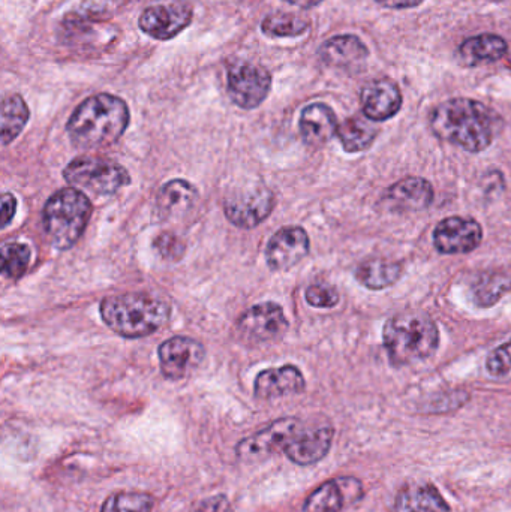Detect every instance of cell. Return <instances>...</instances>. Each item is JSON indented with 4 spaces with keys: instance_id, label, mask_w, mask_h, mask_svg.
Returning a JSON list of instances; mask_svg holds the SVG:
<instances>
[{
    "instance_id": "35",
    "label": "cell",
    "mask_w": 511,
    "mask_h": 512,
    "mask_svg": "<svg viewBox=\"0 0 511 512\" xmlns=\"http://www.w3.org/2000/svg\"><path fill=\"white\" fill-rule=\"evenodd\" d=\"M15 213H17V200L14 195L3 194L2 197V228H8L11 225L12 219H14Z\"/></svg>"
},
{
    "instance_id": "9",
    "label": "cell",
    "mask_w": 511,
    "mask_h": 512,
    "mask_svg": "<svg viewBox=\"0 0 511 512\" xmlns=\"http://www.w3.org/2000/svg\"><path fill=\"white\" fill-rule=\"evenodd\" d=\"M276 198L264 185L249 186L227 197L225 216L231 224L242 230H252L263 224L275 209Z\"/></svg>"
},
{
    "instance_id": "15",
    "label": "cell",
    "mask_w": 511,
    "mask_h": 512,
    "mask_svg": "<svg viewBox=\"0 0 511 512\" xmlns=\"http://www.w3.org/2000/svg\"><path fill=\"white\" fill-rule=\"evenodd\" d=\"M363 496V486L353 477L335 478L308 496L303 512H341Z\"/></svg>"
},
{
    "instance_id": "11",
    "label": "cell",
    "mask_w": 511,
    "mask_h": 512,
    "mask_svg": "<svg viewBox=\"0 0 511 512\" xmlns=\"http://www.w3.org/2000/svg\"><path fill=\"white\" fill-rule=\"evenodd\" d=\"M158 357L162 375L170 381H180L200 367L206 357V349L191 337L174 336L161 343Z\"/></svg>"
},
{
    "instance_id": "18",
    "label": "cell",
    "mask_w": 511,
    "mask_h": 512,
    "mask_svg": "<svg viewBox=\"0 0 511 512\" xmlns=\"http://www.w3.org/2000/svg\"><path fill=\"white\" fill-rule=\"evenodd\" d=\"M306 381L303 373L293 364L272 367L258 373L254 382V394L260 400L281 399L305 391Z\"/></svg>"
},
{
    "instance_id": "16",
    "label": "cell",
    "mask_w": 511,
    "mask_h": 512,
    "mask_svg": "<svg viewBox=\"0 0 511 512\" xmlns=\"http://www.w3.org/2000/svg\"><path fill=\"white\" fill-rule=\"evenodd\" d=\"M192 21V9L183 3L155 5L140 15V29L158 41H167L179 35Z\"/></svg>"
},
{
    "instance_id": "5",
    "label": "cell",
    "mask_w": 511,
    "mask_h": 512,
    "mask_svg": "<svg viewBox=\"0 0 511 512\" xmlns=\"http://www.w3.org/2000/svg\"><path fill=\"white\" fill-rule=\"evenodd\" d=\"M92 203L77 188H63L54 192L44 206L42 225L48 242L57 251H68L83 236Z\"/></svg>"
},
{
    "instance_id": "7",
    "label": "cell",
    "mask_w": 511,
    "mask_h": 512,
    "mask_svg": "<svg viewBox=\"0 0 511 512\" xmlns=\"http://www.w3.org/2000/svg\"><path fill=\"white\" fill-rule=\"evenodd\" d=\"M284 309L278 303L255 304L240 315L237 333L249 345H263L282 339L288 330Z\"/></svg>"
},
{
    "instance_id": "8",
    "label": "cell",
    "mask_w": 511,
    "mask_h": 512,
    "mask_svg": "<svg viewBox=\"0 0 511 512\" xmlns=\"http://www.w3.org/2000/svg\"><path fill=\"white\" fill-rule=\"evenodd\" d=\"M272 89V75L254 63L239 62L227 72V90L231 101L243 110H254L266 101Z\"/></svg>"
},
{
    "instance_id": "27",
    "label": "cell",
    "mask_w": 511,
    "mask_h": 512,
    "mask_svg": "<svg viewBox=\"0 0 511 512\" xmlns=\"http://www.w3.org/2000/svg\"><path fill=\"white\" fill-rule=\"evenodd\" d=\"M511 291V276L500 271H486L479 274L471 285L474 304L492 307Z\"/></svg>"
},
{
    "instance_id": "20",
    "label": "cell",
    "mask_w": 511,
    "mask_h": 512,
    "mask_svg": "<svg viewBox=\"0 0 511 512\" xmlns=\"http://www.w3.org/2000/svg\"><path fill=\"white\" fill-rule=\"evenodd\" d=\"M384 201L392 212H420L434 201V188L422 177H405L387 189Z\"/></svg>"
},
{
    "instance_id": "34",
    "label": "cell",
    "mask_w": 511,
    "mask_h": 512,
    "mask_svg": "<svg viewBox=\"0 0 511 512\" xmlns=\"http://www.w3.org/2000/svg\"><path fill=\"white\" fill-rule=\"evenodd\" d=\"M486 370L497 378H503L511 373V340L498 346L489 354Z\"/></svg>"
},
{
    "instance_id": "10",
    "label": "cell",
    "mask_w": 511,
    "mask_h": 512,
    "mask_svg": "<svg viewBox=\"0 0 511 512\" xmlns=\"http://www.w3.org/2000/svg\"><path fill=\"white\" fill-rule=\"evenodd\" d=\"M302 424L303 421L296 417H285L273 421L272 424L264 427L255 435L242 439L236 445V456L243 462H254V460L270 456L276 450L284 451V448L287 447L288 442L293 439Z\"/></svg>"
},
{
    "instance_id": "37",
    "label": "cell",
    "mask_w": 511,
    "mask_h": 512,
    "mask_svg": "<svg viewBox=\"0 0 511 512\" xmlns=\"http://www.w3.org/2000/svg\"><path fill=\"white\" fill-rule=\"evenodd\" d=\"M375 2L380 3L384 8L411 9L422 5L425 0H375Z\"/></svg>"
},
{
    "instance_id": "30",
    "label": "cell",
    "mask_w": 511,
    "mask_h": 512,
    "mask_svg": "<svg viewBox=\"0 0 511 512\" xmlns=\"http://www.w3.org/2000/svg\"><path fill=\"white\" fill-rule=\"evenodd\" d=\"M0 256L3 277L11 280L23 277L32 261V251L24 243H5L0 249Z\"/></svg>"
},
{
    "instance_id": "12",
    "label": "cell",
    "mask_w": 511,
    "mask_h": 512,
    "mask_svg": "<svg viewBox=\"0 0 511 512\" xmlns=\"http://www.w3.org/2000/svg\"><path fill=\"white\" fill-rule=\"evenodd\" d=\"M483 240V230L474 219L446 218L435 227L434 245L443 255H464L476 251Z\"/></svg>"
},
{
    "instance_id": "23",
    "label": "cell",
    "mask_w": 511,
    "mask_h": 512,
    "mask_svg": "<svg viewBox=\"0 0 511 512\" xmlns=\"http://www.w3.org/2000/svg\"><path fill=\"white\" fill-rule=\"evenodd\" d=\"M509 53L506 39L494 33H482L465 39L459 47V57L467 66L485 65L503 59Z\"/></svg>"
},
{
    "instance_id": "33",
    "label": "cell",
    "mask_w": 511,
    "mask_h": 512,
    "mask_svg": "<svg viewBox=\"0 0 511 512\" xmlns=\"http://www.w3.org/2000/svg\"><path fill=\"white\" fill-rule=\"evenodd\" d=\"M306 301L318 309H330L339 303V294L333 286L315 283L306 289Z\"/></svg>"
},
{
    "instance_id": "13",
    "label": "cell",
    "mask_w": 511,
    "mask_h": 512,
    "mask_svg": "<svg viewBox=\"0 0 511 512\" xmlns=\"http://www.w3.org/2000/svg\"><path fill=\"white\" fill-rule=\"evenodd\" d=\"M333 436H335V430L329 424L308 426L303 423L293 439L288 442L287 447L284 448V454L296 465H315L329 453L332 448Z\"/></svg>"
},
{
    "instance_id": "1",
    "label": "cell",
    "mask_w": 511,
    "mask_h": 512,
    "mask_svg": "<svg viewBox=\"0 0 511 512\" xmlns=\"http://www.w3.org/2000/svg\"><path fill=\"white\" fill-rule=\"evenodd\" d=\"M131 114L123 99L108 93L90 96L69 117L66 132L80 150L113 146L128 128Z\"/></svg>"
},
{
    "instance_id": "6",
    "label": "cell",
    "mask_w": 511,
    "mask_h": 512,
    "mask_svg": "<svg viewBox=\"0 0 511 512\" xmlns=\"http://www.w3.org/2000/svg\"><path fill=\"white\" fill-rule=\"evenodd\" d=\"M63 179L72 188L86 189L95 195H114L131 183L128 170L113 159L83 156L63 170Z\"/></svg>"
},
{
    "instance_id": "29",
    "label": "cell",
    "mask_w": 511,
    "mask_h": 512,
    "mask_svg": "<svg viewBox=\"0 0 511 512\" xmlns=\"http://www.w3.org/2000/svg\"><path fill=\"white\" fill-rule=\"evenodd\" d=\"M309 29V21L306 18L294 14H276L264 18L261 30L264 35L272 38H288V36H300Z\"/></svg>"
},
{
    "instance_id": "25",
    "label": "cell",
    "mask_w": 511,
    "mask_h": 512,
    "mask_svg": "<svg viewBox=\"0 0 511 512\" xmlns=\"http://www.w3.org/2000/svg\"><path fill=\"white\" fill-rule=\"evenodd\" d=\"M402 264L387 259H368L363 261L357 267L356 279L360 285L371 291H380V289L389 288L393 283L398 282L402 276Z\"/></svg>"
},
{
    "instance_id": "38",
    "label": "cell",
    "mask_w": 511,
    "mask_h": 512,
    "mask_svg": "<svg viewBox=\"0 0 511 512\" xmlns=\"http://www.w3.org/2000/svg\"><path fill=\"white\" fill-rule=\"evenodd\" d=\"M284 2L290 3L293 6H299V8L309 9L320 5L323 0H284Z\"/></svg>"
},
{
    "instance_id": "21",
    "label": "cell",
    "mask_w": 511,
    "mask_h": 512,
    "mask_svg": "<svg viewBox=\"0 0 511 512\" xmlns=\"http://www.w3.org/2000/svg\"><path fill=\"white\" fill-rule=\"evenodd\" d=\"M338 128L335 111L323 102L308 105L300 114V135L309 147H323L338 135Z\"/></svg>"
},
{
    "instance_id": "36",
    "label": "cell",
    "mask_w": 511,
    "mask_h": 512,
    "mask_svg": "<svg viewBox=\"0 0 511 512\" xmlns=\"http://www.w3.org/2000/svg\"><path fill=\"white\" fill-rule=\"evenodd\" d=\"M227 505V498L224 495L212 496L198 505L195 512H222Z\"/></svg>"
},
{
    "instance_id": "31",
    "label": "cell",
    "mask_w": 511,
    "mask_h": 512,
    "mask_svg": "<svg viewBox=\"0 0 511 512\" xmlns=\"http://www.w3.org/2000/svg\"><path fill=\"white\" fill-rule=\"evenodd\" d=\"M155 507V498L140 492H119L108 496L101 512H150Z\"/></svg>"
},
{
    "instance_id": "39",
    "label": "cell",
    "mask_w": 511,
    "mask_h": 512,
    "mask_svg": "<svg viewBox=\"0 0 511 512\" xmlns=\"http://www.w3.org/2000/svg\"><path fill=\"white\" fill-rule=\"evenodd\" d=\"M509 65L511 66V56H510V59H509Z\"/></svg>"
},
{
    "instance_id": "28",
    "label": "cell",
    "mask_w": 511,
    "mask_h": 512,
    "mask_svg": "<svg viewBox=\"0 0 511 512\" xmlns=\"http://www.w3.org/2000/svg\"><path fill=\"white\" fill-rule=\"evenodd\" d=\"M29 107L20 95H9L2 101V144L8 146L29 122Z\"/></svg>"
},
{
    "instance_id": "4",
    "label": "cell",
    "mask_w": 511,
    "mask_h": 512,
    "mask_svg": "<svg viewBox=\"0 0 511 512\" xmlns=\"http://www.w3.org/2000/svg\"><path fill=\"white\" fill-rule=\"evenodd\" d=\"M383 340L393 366H410L435 354L440 346V331L428 313L407 310L386 322Z\"/></svg>"
},
{
    "instance_id": "3",
    "label": "cell",
    "mask_w": 511,
    "mask_h": 512,
    "mask_svg": "<svg viewBox=\"0 0 511 512\" xmlns=\"http://www.w3.org/2000/svg\"><path fill=\"white\" fill-rule=\"evenodd\" d=\"M99 312L105 325L125 339L156 333L171 315L170 306L162 298L147 292L110 295L102 300Z\"/></svg>"
},
{
    "instance_id": "14",
    "label": "cell",
    "mask_w": 511,
    "mask_h": 512,
    "mask_svg": "<svg viewBox=\"0 0 511 512\" xmlns=\"http://www.w3.org/2000/svg\"><path fill=\"white\" fill-rule=\"evenodd\" d=\"M311 249L308 233L300 227H284L266 246V262L272 271H287L306 258Z\"/></svg>"
},
{
    "instance_id": "32",
    "label": "cell",
    "mask_w": 511,
    "mask_h": 512,
    "mask_svg": "<svg viewBox=\"0 0 511 512\" xmlns=\"http://www.w3.org/2000/svg\"><path fill=\"white\" fill-rule=\"evenodd\" d=\"M153 251L167 262H179L185 256V242L174 233H161L153 240Z\"/></svg>"
},
{
    "instance_id": "19",
    "label": "cell",
    "mask_w": 511,
    "mask_h": 512,
    "mask_svg": "<svg viewBox=\"0 0 511 512\" xmlns=\"http://www.w3.org/2000/svg\"><path fill=\"white\" fill-rule=\"evenodd\" d=\"M198 191L186 180L174 179L165 183L156 195L159 218L167 222L182 221L191 215L198 203Z\"/></svg>"
},
{
    "instance_id": "24",
    "label": "cell",
    "mask_w": 511,
    "mask_h": 512,
    "mask_svg": "<svg viewBox=\"0 0 511 512\" xmlns=\"http://www.w3.org/2000/svg\"><path fill=\"white\" fill-rule=\"evenodd\" d=\"M393 512H450V507L437 487L416 483L398 493Z\"/></svg>"
},
{
    "instance_id": "17",
    "label": "cell",
    "mask_w": 511,
    "mask_h": 512,
    "mask_svg": "<svg viewBox=\"0 0 511 512\" xmlns=\"http://www.w3.org/2000/svg\"><path fill=\"white\" fill-rule=\"evenodd\" d=\"M401 89L390 78H378L366 84L360 93V104L366 119L372 122H386L401 111Z\"/></svg>"
},
{
    "instance_id": "26",
    "label": "cell",
    "mask_w": 511,
    "mask_h": 512,
    "mask_svg": "<svg viewBox=\"0 0 511 512\" xmlns=\"http://www.w3.org/2000/svg\"><path fill=\"white\" fill-rule=\"evenodd\" d=\"M378 137V128L372 120L360 116L348 117L338 128V138L345 152H365Z\"/></svg>"
},
{
    "instance_id": "2",
    "label": "cell",
    "mask_w": 511,
    "mask_h": 512,
    "mask_svg": "<svg viewBox=\"0 0 511 512\" xmlns=\"http://www.w3.org/2000/svg\"><path fill=\"white\" fill-rule=\"evenodd\" d=\"M429 122L438 138L467 152H483L494 141V114L474 99L453 98L443 102L432 111Z\"/></svg>"
},
{
    "instance_id": "22",
    "label": "cell",
    "mask_w": 511,
    "mask_h": 512,
    "mask_svg": "<svg viewBox=\"0 0 511 512\" xmlns=\"http://www.w3.org/2000/svg\"><path fill=\"white\" fill-rule=\"evenodd\" d=\"M318 54L326 65L348 69L363 65L369 57V48L359 36L339 35L327 39Z\"/></svg>"
}]
</instances>
